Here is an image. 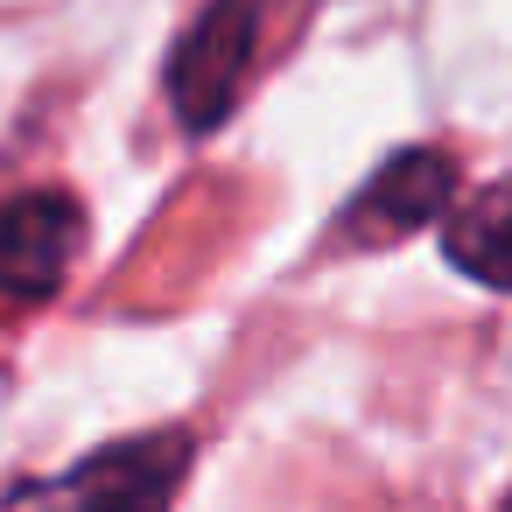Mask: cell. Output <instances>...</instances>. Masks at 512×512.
<instances>
[{"label": "cell", "instance_id": "1", "mask_svg": "<svg viewBox=\"0 0 512 512\" xmlns=\"http://www.w3.org/2000/svg\"><path fill=\"white\" fill-rule=\"evenodd\" d=\"M190 463H197L190 428H141L85 449L64 477L8 484L0 512H169L190 484Z\"/></svg>", "mask_w": 512, "mask_h": 512}, {"label": "cell", "instance_id": "2", "mask_svg": "<svg viewBox=\"0 0 512 512\" xmlns=\"http://www.w3.org/2000/svg\"><path fill=\"white\" fill-rule=\"evenodd\" d=\"M288 0H204L169 50V113L183 134H218L253 92L267 29Z\"/></svg>", "mask_w": 512, "mask_h": 512}, {"label": "cell", "instance_id": "3", "mask_svg": "<svg viewBox=\"0 0 512 512\" xmlns=\"http://www.w3.org/2000/svg\"><path fill=\"white\" fill-rule=\"evenodd\" d=\"M449 211H456V162L442 148H400L344 197V211L330 218V253L400 246Z\"/></svg>", "mask_w": 512, "mask_h": 512}, {"label": "cell", "instance_id": "4", "mask_svg": "<svg viewBox=\"0 0 512 512\" xmlns=\"http://www.w3.org/2000/svg\"><path fill=\"white\" fill-rule=\"evenodd\" d=\"M85 253V204L71 190L0 197V302H50Z\"/></svg>", "mask_w": 512, "mask_h": 512}, {"label": "cell", "instance_id": "5", "mask_svg": "<svg viewBox=\"0 0 512 512\" xmlns=\"http://www.w3.org/2000/svg\"><path fill=\"white\" fill-rule=\"evenodd\" d=\"M442 253H449L456 274H470V281L512 295V183L463 197V204L442 218Z\"/></svg>", "mask_w": 512, "mask_h": 512}, {"label": "cell", "instance_id": "6", "mask_svg": "<svg viewBox=\"0 0 512 512\" xmlns=\"http://www.w3.org/2000/svg\"><path fill=\"white\" fill-rule=\"evenodd\" d=\"M498 512H512V491H505V505H498Z\"/></svg>", "mask_w": 512, "mask_h": 512}]
</instances>
